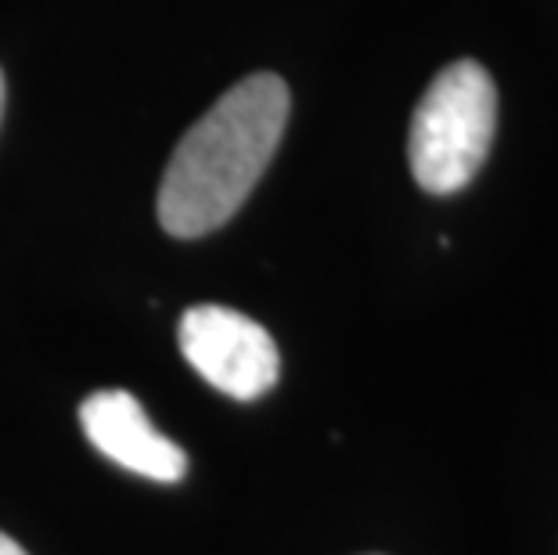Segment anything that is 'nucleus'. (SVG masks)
Returning a JSON list of instances; mask_svg holds the SVG:
<instances>
[{
	"label": "nucleus",
	"instance_id": "nucleus-1",
	"mask_svg": "<svg viewBox=\"0 0 558 555\" xmlns=\"http://www.w3.org/2000/svg\"><path fill=\"white\" fill-rule=\"evenodd\" d=\"M289 87L275 73L239 80L181 137L159 184V224L202 239L242 209L289 126Z\"/></svg>",
	"mask_w": 558,
	"mask_h": 555
},
{
	"label": "nucleus",
	"instance_id": "nucleus-5",
	"mask_svg": "<svg viewBox=\"0 0 558 555\" xmlns=\"http://www.w3.org/2000/svg\"><path fill=\"white\" fill-rule=\"evenodd\" d=\"M0 555H26V548L19 541H11L8 534H0Z\"/></svg>",
	"mask_w": 558,
	"mask_h": 555
},
{
	"label": "nucleus",
	"instance_id": "nucleus-6",
	"mask_svg": "<svg viewBox=\"0 0 558 555\" xmlns=\"http://www.w3.org/2000/svg\"><path fill=\"white\" fill-rule=\"evenodd\" d=\"M0 116H4V73H0Z\"/></svg>",
	"mask_w": 558,
	"mask_h": 555
},
{
	"label": "nucleus",
	"instance_id": "nucleus-4",
	"mask_svg": "<svg viewBox=\"0 0 558 555\" xmlns=\"http://www.w3.org/2000/svg\"><path fill=\"white\" fill-rule=\"evenodd\" d=\"M87 441L130 472L156 483H177L187 472V455L148 422L145 408L126 389H98L80 405Z\"/></svg>",
	"mask_w": 558,
	"mask_h": 555
},
{
	"label": "nucleus",
	"instance_id": "nucleus-2",
	"mask_svg": "<svg viewBox=\"0 0 558 555\" xmlns=\"http://www.w3.org/2000/svg\"><path fill=\"white\" fill-rule=\"evenodd\" d=\"M497 134V87L490 73L461 58L447 65L414 109L408 134L411 173L429 195L461 192L490 156Z\"/></svg>",
	"mask_w": 558,
	"mask_h": 555
},
{
	"label": "nucleus",
	"instance_id": "nucleus-3",
	"mask_svg": "<svg viewBox=\"0 0 558 555\" xmlns=\"http://www.w3.org/2000/svg\"><path fill=\"white\" fill-rule=\"evenodd\" d=\"M177 339L202 379L234 400H259L267 389H275L281 375L270 333L231 306L202 303L184 311Z\"/></svg>",
	"mask_w": 558,
	"mask_h": 555
}]
</instances>
